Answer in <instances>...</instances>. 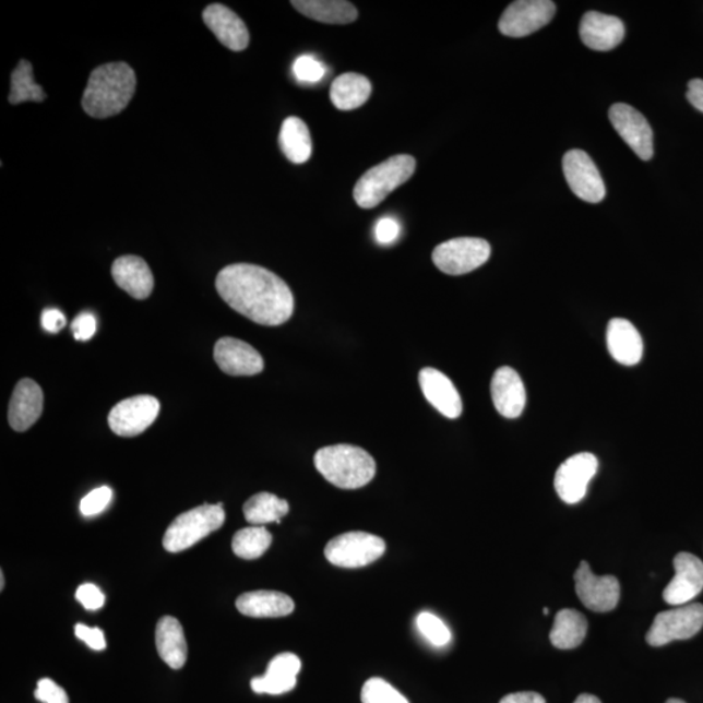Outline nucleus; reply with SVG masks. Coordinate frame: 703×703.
Returning a JSON list of instances; mask_svg holds the SVG:
<instances>
[{"label": "nucleus", "mask_w": 703, "mask_h": 703, "mask_svg": "<svg viewBox=\"0 0 703 703\" xmlns=\"http://www.w3.org/2000/svg\"><path fill=\"white\" fill-rule=\"evenodd\" d=\"M215 286L235 312L262 326H281L294 314V295L287 283L265 267L229 265L216 276Z\"/></svg>", "instance_id": "1"}, {"label": "nucleus", "mask_w": 703, "mask_h": 703, "mask_svg": "<svg viewBox=\"0 0 703 703\" xmlns=\"http://www.w3.org/2000/svg\"><path fill=\"white\" fill-rule=\"evenodd\" d=\"M136 83V73L127 63L100 65L92 72L81 104L92 118L115 117L130 105Z\"/></svg>", "instance_id": "2"}, {"label": "nucleus", "mask_w": 703, "mask_h": 703, "mask_svg": "<svg viewBox=\"0 0 703 703\" xmlns=\"http://www.w3.org/2000/svg\"><path fill=\"white\" fill-rule=\"evenodd\" d=\"M314 465L330 484L344 490L364 488L377 472L369 452L350 444L329 445L317 451Z\"/></svg>", "instance_id": "3"}, {"label": "nucleus", "mask_w": 703, "mask_h": 703, "mask_svg": "<svg viewBox=\"0 0 703 703\" xmlns=\"http://www.w3.org/2000/svg\"><path fill=\"white\" fill-rule=\"evenodd\" d=\"M416 171V159L408 154H398L365 172L354 189L356 204L373 208L407 182Z\"/></svg>", "instance_id": "4"}, {"label": "nucleus", "mask_w": 703, "mask_h": 703, "mask_svg": "<svg viewBox=\"0 0 703 703\" xmlns=\"http://www.w3.org/2000/svg\"><path fill=\"white\" fill-rule=\"evenodd\" d=\"M226 522L223 503L202 504L181 513L167 527L164 546L168 552H181L191 549L200 540L221 529Z\"/></svg>", "instance_id": "5"}, {"label": "nucleus", "mask_w": 703, "mask_h": 703, "mask_svg": "<svg viewBox=\"0 0 703 703\" xmlns=\"http://www.w3.org/2000/svg\"><path fill=\"white\" fill-rule=\"evenodd\" d=\"M386 551L381 537L365 532L344 533L330 540L324 557L341 568H361L374 563Z\"/></svg>", "instance_id": "6"}, {"label": "nucleus", "mask_w": 703, "mask_h": 703, "mask_svg": "<svg viewBox=\"0 0 703 703\" xmlns=\"http://www.w3.org/2000/svg\"><path fill=\"white\" fill-rule=\"evenodd\" d=\"M491 247L478 238H457L439 245L432 252V262L449 275H464L475 272L488 262Z\"/></svg>", "instance_id": "7"}, {"label": "nucleus", "mask_w": 703, "mask_h": 703, "mask_svg": "<svg viewBox=\"0 0 703 703\" xmlns=\"http://www.w3.org/2000/svg\"><path fill=\"white\" fill-rule=\"evenodd\" d=\"M703 627V605L688 604L659 612L646 634L647 644L665 646L676 640L692 639Z\"/></svg>", "instance_id": "8"}, {"label": "nucleus", "mask_w": 703, "mask_h": 703, "mask_svg": "<svg viewBox=\"0 0 703 703\" xmlns=\"http://www.w3.org/2000/svg\"><path fill=\"white\" fill-rule=\"evenodd\" d=\"M551 0H517L507 7L499 20V31L512 38L526 37L544 28L556 16Z\"/></svg>", "instance_id": "9"}, {"label": "nucleus", "mask_w": 703, "mask_h": 703, "mask_svg": "<svg viewBox=\"0 0 703 703\" xmlns=\"http://www.w3.org/2000/svg\"><path fill=\"white\" fill-rule=\"evenodd\" d=\"M158 398L139 395L118 403L108 414V426L119 437H136L151 428L159 415Z\"/></svg>", "instance_id": "10"}, {"label": "nucleus", "mask_w": 703, "mask_h": 703, "mask_svg": "<svg viewBox=\"0 0 703 703\" xmlns=\"http://www.w3.org/2000/svg\"><path fill=\"white\" fill-rule=\"evenodd\" d=\"M563 170L568 186L579 199L599 204L606 198V187L593 159L583 151L573 148L563 158Z\"/></svg>", "instance_id": "11"}, {"label": "nucleus", "mask_w": 703, "mask_h": 703, "mask_svg": "<svg viewBox=\"0 0 703 703\" xmlns=\"http://www.w3.org/2000/svg\"><path fill=\"white\" fill-rule=\"evenodd\" d=\"M611 124L628 146L642 160H651L654 155V134L644 115L630 105L617 104L608 111Z\"/></svg>", "instance_id": "12"}, {"label": "nucleus", "mask_w": 703, "mask_h": 703, "mask_svg": "<svg viewBox=\"0 0 703 703\" xmlns=\"http://www.w3.org/2000/svg\"><path fill=\"white\" fill-rule=\"evenodd\" d=\"M598 460L589 452H581L567 458L556 475V490L567 504H576L586 496L587 486L596 476Z\"/></svg>", "instance_id": "13"}, {"label": "nucleus", "mask_w": 703, "mask_h": 703, "mask_svg": "<svg viewBox=\"0 0 703 703\" xmlns=\"http://www.w3.org/2000/svg\"><path fill=\"white\" fill-rule=\"evenodd\" d=\"M574 583L580 600L594 612L612 611L619 604V580L615 576H596L584 560L574 573Z\"/></svg>", "instance_id": "14"}, {"label": "nucleus", "mask_w": 703, "mask_h": 703, "mask_svg": "<svg viewBox=\"0 0 703 703\" xmlns=\"http://www.w3.org/2000/svg\"><path fill=\"white\" fill-rule=\"evenodd\" d=\"M214 360L223 373L234 377L260 374L265 368L260 352L235 337H222L216 342Z\"/></svg>", "instance_id": "15"}, {"label": "nucleus", "mask_w": 703, "mask_h": 703, "mask_svg": "<svg viewBox=\"0 0 703 703\" xmlns=\"http://www.w3.org/2000/svg\"><path fill=\"white\" fill-rule=\"evenodd\" d=\"M675 577L664 592L668 605H688L703 591V563L693 553L680 552L675 557Z\"/></svg>", "instance_id": "16"}, {"label": "nucleus", "mask_w": 703, "mask_h": 703, "mask_svg": "<svg viewBox=\"0 0 703 703\" xmlns=\"http://www.w3.org/2000/svg\"><path fill=\"white\" fill-rule=\"evenodd\" d=\"M624 36V23L617 16L591 11L581 19V40L592 50L610 51L623 43Z\"/></svg>", "instance_id": "17"}, {"label": "nucleus", "mask_w": 703, "mask_h": 703, "mask_svg": "<svg viewBox=\"0 0 703 703\" xmlns=\"http://www.w3.org/2000/svg\"><path fill=\"white\" fill-rule=\"evenodd\" d=\"M422 394L432 407L444 417L455 420L463 414V401L448 376L432 368H425L418 376Z\"/></svg>", "instance_id": "18"}, {"label": "nucleus", "mask_w": 703, "mask_h": 703, "mask_svg": "<svg viewBox=\"0 0 703 703\" xmlns=\"http://www.w3.org/2000/svg\"><path fill=\"white\" fill-rule=\"evenodd\" d=\"M493 407L505 418L522 416L526 404V391L522 378L510 367L499 368L491 381Z\"/></svg>", "instance_id": "19"}, {"label": "nucleus", "mask_w": 703, "mask_h": 703, "mask_svg": "<svg viewBox=\"0 0 703 703\" xmlns=\"http://www.w3.org/2000/svg\"><path fill=\"white\" fill-rule=\"evenodd\" d=\"M207 28L219 43L233 51L246 50L249 45L247 25L236 13L223 4H211L202 13Z\"/></svg>", "instance_id": "20"}, {"label": "nucleus", "mask_w": 703, "mask_h": 703, "mask_svg": "<svg viewBox=\"0 0 703 703\" xmlns=\"http://www.w3.org/2000/svg\"><path fill=\"white\" fill-rule=\"evenodd\" d=\"M301 671V660L293 653H283L270 662L267 671L250 681L257 694L279 695L293 691L297 675Z\"/></svg>", "instance_id": "21"}, {"label": "nucleus", "mask_w": 703, "mask_h": 703, "mask_svg": "<svg viewBox=\"0 0 703 703\" xmlns=\"http://www.w3.org/2000/svg\"><path fill=\"white\" fill-rule=\"evenodd\" d=\"M44 410V392L32 380H22L16 384L10 402L9 422L15 431L23 432L38 421Z\"/></svg>", "instance_id": "22"}, {"label": "nucleus", "mask_w": 703, "mask_h": 703, "mask_svg": "<svg viewBox=\"0 0 703 703\" xmlns=\"http://www.w3.org/2000/svg\"><path fill=\"white\" fill-rule=\"evenodd\" d=\"M607 348L615 361L633 367L644 356V342L633 324L624 318H613L607 326Z\"/></svg>", "instance_id": "23"}, {"label": "nucleus", "mask_w": 703, "mask_h": 703, "mask_svg": "<svg viewBox=\"0 0 703 703\" xmlns=\"http://www.w3.org/2000/svg\"><path fill=\"white\" fill-rule=\"evenodd\" d=\"M112 278L133 299L145 300L152 295L154 276L147 263L138 255L120 257L114 262Z\"/></svg>", "instance_id": "24"}, {"label": "nucleus", "mask_w": 703, "mask_h": 703, "mask_svg": "<svg viewBox=\"0 0 703 703\" xmlns=\"http://www.w3.org/2000/svg\"><path fill=\"white\" fill-rule=\"evenodd\" d=\"M238 610L250 618H283L295 610V601L281 592L259 591L241 594Z\"/></svg>", "instance_id": "25"}, {"label": "nucleus", "mask_w": 703, "mask_h": 703, "mask_svg": "<svg viewBox=\"0 0 703 703\" xmlns=\"http://www.w3.org/2000/svg\"><path fill=\"white\" fill-rule=\"evenodd\" d=\"M155 645L162 660L174 669L184 667L188 646L184 630L178 619L165 617L158 621L155 630Z\"/></svg>", "instance_id": "26"}, {"label": "nucleus", "mask_w": 703, "mask_h": 703, "mask_svg": "<svg viewBox=\"0 0 703 703\" xmlns=\"http://www.w3.org/2000/svg\"><path fill=\"white\" fill-rule=\"evenodd\" d=\"M303 16L324 24L346 25L356 22V7L344 0H294L290 2Z\"/></svg>", "instance_id": "27"}, {"label": "nucleus", "mask_w": 703, "mask_h": 703, "mask_svg": "<svg viewBox=\"0 0 703 703\" xmlns=\"http://www.w3.org/2000/svg\"><path fill=\"white\" fill-rule=\"evenodd\" d=\"M371 83L362 74L349 72L334 80L330 90L331 103L342 111L356 110L369 99Z\"/></svg>", "instance_id": "28"}, {"label": "nucleus", "mask_w": 703, "mask_h": 703, "mask_svg": "<svg viewBox=\"0 0 703 703\" xmlns=\"http://www.w3.org/2000/svg\"><path fill=\"white\" fill-rule=\"evenodd\" d=\"M279 145L283 154L293 164H306L312 157V138L308 126L299 118L290 117L284 120Z\"/></svg>", "instance_id": "29"}, {"label": "nucleus", "mask_w": 703, "mask_h": 703, "mask_svg": "<svg viewBox=\"0 0 703 703\" xmlns=\"http://www.w3.org/2000/svg\"><path fill=\"white\" fill-rule=\"evenodd\" d=\"M587 632V620L577 610H565L557 613L553 627L550 632V641L557 648L570 651L583 644Z\"/></svg>", "instance_id": "30"}, {"label": "nucleus", "mask_w": 703, "mask_h": 703, "mask_svg": "<svg viewBox=\"0 0 703 703\" xmlns=\"http://www.w3.org/2000/svg\"><path fill=\"white\" fill-rule=\"evenodd\" d=\"M245 516L249 524L263 526L270 523H282V519L289 512L287 500L281 499L274 493H255L245 504Z\"/></svg>", "instance_id": "31"}, {"label": "nucleus", "mask_w": 703, "mask_h": 703, "mask_svg": "<svg viewBox=\"0 0 703 703\" xmlns=\"http://www.w3.org/2000/svg\"><path fill=\"white\" fill-rule=\"evenodd\" d=\"M46 93L43 87L35 83L33 67L28 60H20L11 76L10 104L20 105L24 103H43Z\"/></svg>", "instance_id": "32"}, {"label": "nucleus", "mask_w": 703, "mask_h": 703, "mask_svg": "<svg viewBox=\"0 0 703 703\" xmlns=\"http://www.w3.org/2000/svg\"><path fill=\"white\" fill-rule=\"evenodd\" d=\"M272 543V533L265 526H249L235 534L233 550L236 557L254 560L261 558Z\"/></svg>", "instance_id": "33"}, {"label": "nucleus", "mask_w": 703, "mask_h": 703, "mask_svg": "<svg viewBox=\"0 0 703 703\" xmlns=\"http://www.w3.org/2000/svg\"><path fill=\"white\" fill-rule=\"evenodd\" d=\"M362 703H409L404 695L381 678L365 682L361 691Z\"/></svg>", "instance_id": "34"}, {"label": "nucleus", "mask_w": 703, "mask_h": 703, "mask_svg": "<svg viewBox=\"0 0 703 703\" xmlns=\"http://www.w3.org/2000/svg\"><path fill=\"white\" fill-rule=\"evenodd\" d=\"M417 628L431 645L443 647L451 641L449 627L434 613L421 612L417 617Z\"/></svg>", "instance_id": "35"}, {"label": "nucleus", "mask_w": 703, "mask_h": 703, "mask_svg": "<svg viewBox=\"0 0 703 703\" xmlns=\"http://www.w3.org/2000/svg\"><path fill=\"white\" fill-rule=\"evenodd\" d=\"M294 73L300 83L315 84L326 74V67L321 60L310 56H302L295 60Z\"/></svg>", "instance_id": "36"}, {"label": "nucleus", "mask_w": 703, "mask_h": 703, "mask_svg": "<svg viewBox=\"0 0 703 703\" xmlns=\"http://www.w3.org/2000/svg\"><path fill=\"white\" fill-rule=\"evenodd\" d=\"M112 500V490L108 486H103V488L94 489L86 497L81 500L80 512L83 513L85 517H92L99 515L100 512H104L107 509V505L111 503Z\"/></svg>", "instance_id": "37"}, {"label": "nucleus", "mask_w": 703, "mask_h": 703, "mask_svg": "<svg viewBox=\"0 0 703 703\" xmlns=\"http://www.w3.org/2000/svg\"><path fill=\"white\" fill-rule=\"evenodd\" d=\"M35 694L44 703H70L69 694L51 679H40Z\"/></svg>", "instance_id": "38"}, {"label": "nucleus", "mask_w": 703, "mask_h": 703, "mask_svg": "<svg viewBox=\"0 0 703 703\" xmlns=\"http://www.w3.org/2000/svg\"><path fill=\"white\" fill-rule=\"evenodd\" d=\"M76 599L87 611H97L105 605V594L98 586L90 583L79 586Z\"/></svg>", "instance_id": "39"}, {"label": "nucleus", "mask_w": 703, "mask_h": 703, "mask_svg": "<svg viewBox=\"0 0 703 703\" xmlns=\"http://www.w3.org/2000/svg\"><path fill=\"white\" fill-rule=\"evenodd\" d=\"M72 333L76 341H91L97 331V320L90 312H84L74 318L72 322Z\"/></svg>", "instance_id": "40"}, {"label": "nucleus", "mask_w": 703, "mask_h": 703, "mask_svg": "<svg viewBox=\"0 0 703 703\" xmlns=\"http://www.w3.org/2000/svg\"><path fill=\"white\" fill-rule=\"evenodd\" d=\"M74 633H76V638L79 640L84 641L87 646L93 648V651L103 652L107 646L105 633L103 630H99V628L78 624L74 627Z\"/></svg>", "instance_id": "41"}, {"label": "nucleus", "mask_w": 703, "mask_h": 703, "mask_svg": "<svg viewBox=\"0 0 703 703\" xmlns=\"http://www.w3.org/2000/svg\"><path fill=\"white\" fill-rule=\"evenodd\" d=\"M374 233L376 239L380 245L390 246L401 235V225H398L396 219L386 216V218L378 221Z\"/></svg>", "instance_id": "42"}, {"label": "nucleus", "mask_w": 703, "mask_h": 703, "mask_svg": "<svg viewBox=\"0 0 703 703\" xmlns=\"http://www.w3.org/2000/svg\"><path fill=\"white\" fill-rule=\"evenodd\" d=\"M43 326L49 333L57 334L65 326V317L59 309H46L43 313Z\"/></svg>", "instance_id": "43"}, {"label": "nucleus", "mask_w": 703, "mask_h": 703, "mask_svg": "<svg viewBox=\"0 0 703 703\" xmlns=\"http://www.w3.org/2000/svg\"><path fill=\"white\" fill-rule=\"evenodd\" d=\"M687 98L699 111L703 112V80L689 81Z\"/></svg>", "instance_id": "44"}, {"label": "nucleus", "mask_w": 703, "mask_h": 703, "mask_svg": "<svg viewBox=\"0 0 703 703\" xmlns=\"http://www.w3.org/2000/svg\"><path fill=\"white\" fill-rule=\"evenodd\" d=\"M499 703H546V700L536 692H519L505 695Z\"/></svg>", "instance_id": "45"}, {"label": "nucleus", "mask_w": 703, "mask_h": 703, "mask_svg": "<svg viewBox=\"0 0 703 703\" xmlns=\"http://www.w3.org/2000/svg\"><path fill=\"white\" fill-rule=\"evenodd\" d=\"M573 703H601L596 695L593 694H580L576 701Z\"/></svg>", "instance_id": "46"}, {"label": "nucleus", "mask_w": 703, "mask_h": 703, "mask_svg": "<svg viewBox=\"0 0 703 703\" xmlns=\"http://www.w3.org/2000/svg\"><path fill=\"white\" fill-rule=\"evenodd\" d=\"M0 589H4V574L0 573Z\"/></svg>", "instance_id": "47"}, {"label": "nucleus", "mask_w": 703, "mask_h": 703, "mask_svg": "<svg viewBox=\"0 0 703 703\" xmlns=\"http://www.w3.org/2000/svg\"><path fill=\"white\" fill-rule=\"evenodd\" d=\"M666 703H686V702L678 699H671V700H668Z\"/></svg>", "instance_id": "48"}, {"label": "nucleus", "mask_w": 703, "mask_h": 703, "mask_svg": "<svg viewBox=\"0 0 703 703\" xmlns=\"http://www.w3.org/2000/svg\"><path fill=\"white\" fill-rule=\"evenodd\" d=\"M544 612L545 615H549V608H545Z\"/></svg>", "instance_id": "49"}]
</instances>
